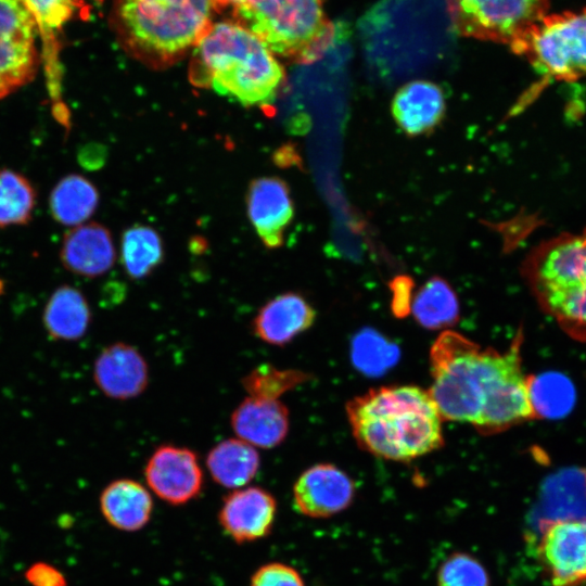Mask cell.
Wrapping results in <instances>:
<instances>
[{"label":"cell","instance_id":"1","mask_svg":"<svg viewBox=\"0 0 586 586\" xmlns=\"http://www.w3.org/2000/svg\"><path fill=\"white\" fill-rule=\"evenodd\" d=\"M523 328L505 352L482 347L461 333L444 330L430 349L428 390L443 421L471 424L494 435L536 420L522 367Z\"/></svg>","mask_w":586,"mask_h":586},{"label":"cell","instance_id":"2","mask_svg":"<svg viewBox=\"0 0 586 586\" xmlns=\"http://www.w3.org/2000/svg\"><path fill=\"white\" fill-rule=\"evenodd\" d=\"M346 415L358 446L375 457L410 461L444 444L438 409L416 385L371 388L347 403Z\"/></svg>","mask_w":586,"mask_h":586},{"label":"cell","instance_id":"3","mask_svg":"<svg viewBox=\"0 0 586 586\" xmlns=\"http://www.w3.org/2000/svg\"><path fill=\"white\" fill-rule=\"evenodd\" d=\"M191 81L245 106L271 103L286 81L276 55L235 21L213 23L192 52Z\"/></svg>","mask_w":586,"mask_h":586},{"label":"cell","instance_id":"4","mask_svg":"<svg viewBox=\"0 0 586 586\" xmlns=\"http://www.w3.org/2000/svg\"><path fill=\"white\" fill-rule=\"evenodd\" d=\"M212 0H113L112 24L122 48L154 69L176 64L212 26Z\"/></svg>","mask_w":586,"mask_h":586},{"label":"cell","instance_id":"5","mask_svg":"<svg viewBox=\"0 0 586 586\" xmlns=\"http://www.w3.org/2000/svg\"><path fill=\"white\" fill-rule=\"evenodd\" d=\"M521 273L539 308L565 334L586 343V228L540 242Z\"/></svg>","mask_w":586,"mask_h":586},{"label":"cell","instance_id":"6","mask_svg":"<svg viewBox=\"0 0 586 586\" xmlns=\"http://www.w3.org/2000/svg\"><path fill=\"white\" fill-rule=\"evenodd\" d=\"M326 0H242L233 21L275 55L296 64L319 60L334 38Z\"/></svg>","mask_w":586,"mask_h":586},{"label":"cell","instance_id":"7","mask_svg":"<svg viewBox=\"0 0 586 586\" xmlns=\"http://www.w3.org/2000/svg\"><path fill=\"white\" fill-rule=\"evenodd\" d=\"M547 80L573 82L586 77V7L547 13L512 49Z\"/></svg>","mask_w":586,"mask_h":586},{"label":"cell","instance_id":"8","mask_svg":"<svg viewBox=\"0 0 586 586\" xmlns=\"http://www.w3.org/2000/svg\"><path fill=\"white\" fill-rule=\"evenodd\" d=\"M550 0H446L454 29L462 37L512 49L548 13Z\"/></svg>","mask_w":586,"mask_h":586},{"label":"cell","instance_id":"9","mask_svg":"<svg viewBox=\"0 0 586 586\" xmlns=\"http://www.w3.org/2000/svg\"><path fill=\"white\" fill-rule=\"evenodd\" d=\"M39 29L23 0H0V100L37 76Z\"/></svg>","mask_w":586,"mask_h":586},{"label":"cell","instance_id":"10","mask_svg":"<svg viewBox=\"0 0 586 586\" xmlns=\"http://www.w3.org/2000/svg\"><path fill=\"white\" fill-rule=\"evenodd\" d=\"M144 476L150 489L170 505H183L196 498L204 476L196 454L187 447L158 446L148 459Z\"/></svg>","mask_w":586,"mask_h":586},{"label":"cell","instance_id":"11","mask_svg":"<svg viewBox=\"0 0 586 586\" xmlns=\"http://www.w3.org/2000/svg\"><path fill=\"white\" fill-rule=\"evenodd\" d=\"M355 496L353 480L332 463L306 469L293 486L295 509L310 518H328L345 510Z\"/></svg>","mask_w":586,"mask_h":586},{"label":"cell","instance_id":"12","mask_svg":"<svg viewBox=\"0 0 586 586\" xmlns=\"http://www.w3.org/2000/svg\"><path fill=\"white\" fill-rule=\"evenodd\" d=\"M539 557L555 586L586 581V520L550 523L543 528Z\"/></svg>","mask_w":586,"mask_h":586},{"label":"cell","instance_id":"13","mask_svg":"<svg viewBox=\"0 0 586 586\" xmlns=\"http://www.w3.org/2000/svg\"><path fill=\"white\" fill-rule=\"evenodd\" d=\"M246 208L263 244L268 249L280 247L294 217V204L286 182L278 177L252 180L246 193Z\"/></svg>","mask_w":586,"mask_h":586},{"label":"cell","instance_id":"14","mask_svg":"<svg viewBox=\"0 0 586 586\" xmlns=\"http://www.w3.org/2000/svg\"><path fill=\"white\" fill-rule=\"evenodd\" d=\"M277 501L258 486L233 489L222 500L218 521L225 533L237 543H249L267 536L273 525Z\"/></svg>","mask_w":586,"mask_h":586},{"label":"cell","instance_id":"15","mask_svg":"<svg viewBox=\"0 0 586 586\" xmlns=\"http://www.w3.org/2000/svg\"><path fill=\"white\" fill-rule=\"evenodd\" d=\"M93 380L107 397L126 400L141 395L149 384V367L143 355L132 345L117 342L98 355Z\"/></svg>","mask_w":586,"mask_h":586},{"label":"cell","instance_id":"16","mask_svg":"<svg viewBox=\"0 0 586 586\" xmlns=\"http://www.w3.org/2000/svg\"><path fill=\"white\" fill-rule=\"evenodd\" d=\"M115 257L111 232L99 222L71 228L61 243V263L74 275L88 278L102 276L112 268Z\"/></svg>","mask_w":586,"mask_h":586},{"label":"cell","instance_id":"17","mask_svg":"<svg viewBox=\"0 0 586 586\" xmlns=\"http://www.w3.org/2000/svg\"><path fill=\"white\" fill-rule=\"evenodd\" d=\"M315 319L316 310L303 295L286 292L259 308L252 321V330L260 341L283 346L308 330Z\"/></svg>","mask_w":586,"mask_h":586},{"label":"cell","instance_id":"18","mask_svg":"<svg viewBox=\"0 0 586 586\" xmlns=\"http://www.w3.org/2000/svg\"><path fill=\"white\" fill-rule=\"evenodd\" d=\"M237 436L254 447L269 449L279 446L290 429V412L278 399L247 397L230 417Z\"/></svg>","mask_w":586,"mask_h":586},{"label":"cell","instance_id":"19","mask_svg":"<svg viewBox=\"0 0 586 586\" xmlns=\"http://www.w3.org/2000/svg\"><path fill=\"white\" fill-rule=\"evenodd\" d=\"M392 116L408 136H421L441 124L446 111L442 88L429 80H413L402 86L393 97Z\"/></svg>","mask_w":586,"mask_h":586},{"label":"cell","instance_id":"20","mask_svg":"<svg viewBox=\"0 0 586 586\" xmlns=\"http://www.w3.org/2000/svg\"><path fill=\"white\" fill-rule=\"evenodd\" d=\"M540 531L550 523L586 520L585 470L563 469L547 479L538 506Z\"/></svg>","mask_w":586,"mask_h":586},{"label":"cell","instance_id":"21","mask_svg":"<svg viewBox=\"0 0 586 586\" xmlns=\"http://www.w3.org/2000/svg\"><path fill=\"white\" fill-rule=\"evenodd\" d=\"M100 509L112 526L135 532L150 521L153 501L142 484L131 479H119L107 484L102 491Z\"/></svg>","mask_w":586,"mask_h":586},{"label":"cell","instance_id":"22","mask_svg":"<svg viewBox=\"0 0 586 586\" xmlns=\"http://www.w3.org/2000/svg\"><path fill=\"white\" fill-rule=\"evenodd\" d=\"M91 309L82 292L63 284L54 290L44 305L42 321L50 337L77 341L88 331Z\"/></svg>","mask_w":586,"mask_h":586},{"label":"cell","instance_id":"23","mask_svg":"<svg viewBox=\"0 0 586 586\" xmlns=\"http://www.w3.org/2000/svg\"><path fill=\"white\" fill-rule=\"evenodd\" d=\"M206 466L217 484L237 489L255 477L260 459L254 446L240 438H228L209 450Z\"/></svg>","mask_w":586,"mask_h":586},{"label":"cell","instance_id":"24","mask_svg":"<svg viewBox=\"0 0 586 586\" xmlns=\"http://www.w3.org/2000/svg\"><path fill=\"white\" fill-rule=\"evenodd\" d=\"M99 205V192L86 177L71 174L60 179L49 196L52 218L67 227L85 224Z\"/></svg>","mask_w":586,"mask_h":586},{"label":"cell","instance_id":"25","mask_svg":"<svg viewBox=\"0 0 586 586\" xmlns=\"http://www.w3.org/2000/svg\"><path fill=\"white\" fill-rule=\"evenodd\" d=\"M411 310L420 326L449 330L459 320L460 307L450 284L441 277H432L418 290Z\"/></svg>","mask_w":586,"mask_h":586},{"label":"cell","instance_id":"26","mask_svg":"<svg viewBox=\"0 0 586 586\" xmlns=\"http://www.w3.org/2000/svg\"><path fill=\"white\" fill-rule=\"evenodd\" d=\"M164 259V246L158 232L144 225L127 228L120 242V263L135 280L152 273Z\"/></svg>","mask_w":586,"mask_h":586},{"label":"cell","instance_id":"27","mask_svg":"<svg viewBox=\"0 0 586 586\" xmlns=\"http://www.w3.org/2000/svg\"><path fill=\"white\" fill-rule=\"evenodd\" d=\"M530 400L536 419H559L575 403L572 382L561 373L545 372L528 377Z\"/></svg>","mask_w":586,"mask_h":586},{"label":"cell","instance_id":"28","mask_svg":"<svg viewBox=\"0 0 586 586\" xmlns=\"http://www.w3.org/2000/svg\"><path fill=\"white\" fill-rule=\"evenodd\" d=\"M36 201L37 192L23 174L0 168V228L28 224Z\"/></svg>","mask_w":586,"mask_h":586},{"label":"cell","instance_id":"29","mask_svg":"<svg viewBox=\"0 0 586 586\" xmlns=\"http://www.w3.org/2000/svg\"><path fill=\"white\" fill-rule=\"evenodd\" d=\"M311 375L297 369H280L265 362L242 378V386L251 397L278 399L284 393L309 381Z\"/></svg>","mask_w":586,"mask_h":586},{"label":"cell","instance_id":"30","mask_svg":"<svg viewBox=\"0 0 586 586\" xmlns=\"http://www.w3.org/2000/svg\"><path fill=\"white\" fill-rule=\"evenodd\" d=\"M33 14L39 37L54 52L56 34L74 17L81 5V0H23Z\"/></svg>","mask_w":586,"mask_h":586},{"label":"cell","instance_id":"31","mask_svg":"<svg viewBox=\"0 0 586 586\" xmlns=\"http://www.w3.org/2000/svg\"><path fill=\"white\" fill-rule=\"evenodd\" d=\"M352 357L358 369L369 374H378L396 361L398 351L379 333L366 330L355 337Z\"/></svg>","mask_w":586,"mask_h":586},{"label":"cell","instance_id":"32","mask_svg":"<svg viewBox=\"0 0 586 586\" xmlns=\"http://www.w3.org/2000/svg\"><path fill=\"white\" fill-rule=\"evenodd\" d=\"M436 586H489V577L477 559L466 552H455L440 566Z\"/></svg>","mask_w":586,"mask_h":586},{"label":"cell","instance_id":"33","mask_svg":"<svg viewBox=\"0 0 586 586\" xmlns=\"http://www.w3.org/2000/svg\"><path fill=\"white\" fill-rule=\"evenodd\" d=\"M250 586H305V584L294 568L280 562H271L255 571Z\"/></svg>","mask_w":586,"mask_h":586},{"label":"cell","instance_id":"34","mask_svg":"<svg viewBox=\"0 0 586 586\" xmlns=\"http://www.w3.org/2000/svg\"><path fill=\"white\" fill-rule=\"evenodd\" d=\"M25 577L31 586H67L61 571L46 562L31 564L27 569Z\"/></svg>","mask_w":586,"mask_h":586},{"label":"cell","instance_id":"35","mask_svg":"<svg viewBox=\"0 0 586 586\" xmlns=\"http://www.w3.org/2000/svg\"><path fill=\"white\" fill-rule=\"evenodd\" d=\"M241 2L242 0H212L215 10L228 8L234 10Z\"/></svg>","mask_w":586,"mask_h":586},{"label":"cell","instance_id":"36","mask_svg":"<svg viewBox=\"0 0 586 586\" xmlns=\"http://www.w3.org/2000/svg\"><path fill=\"white\" fill-rule=\"evenodd\" d=\"M585 476H586V470H585Z\"/></svg>","mask_w":586,"mask_h":586}]
</instances>
